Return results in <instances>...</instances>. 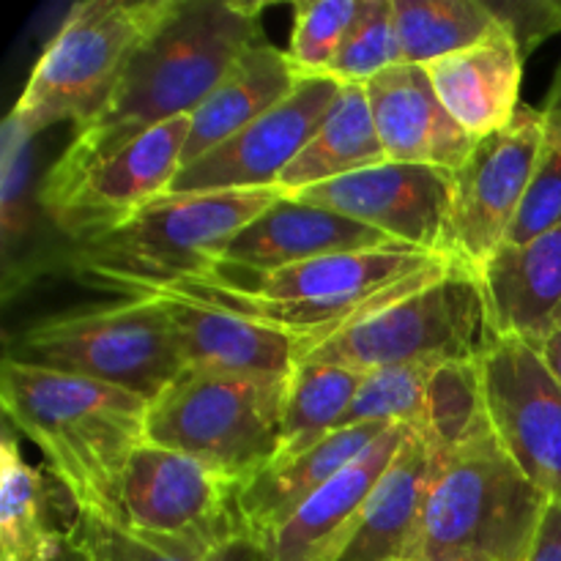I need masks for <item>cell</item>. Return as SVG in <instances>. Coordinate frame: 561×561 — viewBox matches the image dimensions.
Segmentation results:
<instances>
[{
    "mask_svg": "<svg viewBox=\"0 0 561 561\" xmlns=\"http://www.w3.org/2000/svg\"><path fill=\"white\" fill-rule=\"evenodd\" d=\"M53 474L22 458L20 442L5 431L0 447V561H44L71 537Z\"/></svg>",
    "mask_w": 561,
    "mask_h": 561,
    "instance_id": "d4e9b609",
    "label": "cell"
},
{
    "mask_svg": "<svg viewBox=\"0 0 561 561\" xmlns=\"http://www.w3.org/2000/svg\"><path fill=\"white\" fill-rule=\"evenodd\" d=\"M9 359L110 383L148 403L186 370L159 299H126L42 318L14 340Z\"/></svg>",
    "mask_w": 561,
    "mask_h": 561,
    "instance_id": "ba28073f",
    "label": "cell"
},
{
    "mask_svg": "<svg viewBox=\"0 0 561 561\" xmlns=\"http://www.w3.org/2000/svg\"><path fill=\"white\" fill-rule=\"evenodd\" d=\"M394 425H351L334 431L307 453L277 460L236 491V520L241 537L266 542L285 520L294 518L327 482L354 463L370 444Z\"/></svg>",
    "mask_w": 561,
    "mask_h": 561,
    "instance_id": "44dd1931",
    "label": "cell"
},
{
    "mask_svg": "<svg viewBox=\"0 0 561 561\" xmlns=\"http://www.w3.org/2000/svg\"><path fill=\"white\" fill-rule=\"evenodd\" d=\"M526 561H561V502L548 504Z\"/></svg>",
    "mask_w": 561,
    "mask_h": 561,
    "instance_id": "d590c367",
    "label": "cell"
},
{
    "mask_svg": "<svg viewBox=\"0 0 561 561\" xmlns=\"http://www.w3.org/2000/svg\"><path fill=\"white\" fill-rule=\"evenodd\" d=\"M285 197L279 186L230 192H164L131 222L88 244H71L66 266L88 290L153 299L211 272L230 239Z\"/></svg>",
    "mask_w": 561,
    "mask_h": 561,
    "instance_id": "277c9868",
    "label": "cell"
},
{
    "mask_svg": "<svg viewBox=\"0 0 561 561\" xmlns=\"http://www.w3.org/2000/svg\"><path fill=\"white\" fill-rule=\"evenodd\" d=\"M438 365H389L362 373L356 398L345 414L351 425H405L416 427L425 409L427 383Z\"/></svg>",
    "mask_w": 561,
    "mask_h": 561,
    "instance_id": "f546056e",
    "label": "cell"
},
{
    "mask_svg": "<svg viewBox=\"0 0 561 561\" xmlns=\"http://www.w3.org/2000/svg\"><path fill=\"white\" fill-rule=\"evenodd\" d=\"M387 162L431 164L449 173L474 151L477 140L447 113L427 66L400 64L365 82Z\"/></svg>",
    "mask_w": 561,
    "mask_h": 561,
    "instance_id": "2e32d148",
    "label": "cell"
},
{
    "mask_svg": "<svg viewBox=\"0 0 561 561\" xmlns=\"http://www.w3.org/2000/svg\"><path fill=\"white\" fill-rule=\"evenodd\" d=\"M540 354H542V359L548 362V367H551L553 376H557L559 383H561V329L557 334H551V337H548L546 343L540 345Z\"/></svg>",
    "mask_w": 561,
    "mask_h": 561,
    "instance_id": "74e56055",
    "label": "cell"
},
{
    "mask_svg": "<svg viewBox=\"0 0 561 561\" xmlns=\"http://www.w3.org/2000/svg\"><path fill=\"white\" fill-rule=\"evenodd\" d=\"M455 263L458 261L449 255L405 244L340 252L272 272H247L217 263L203 277L173 285L159 296L230 312L257 327L288 334L301 345L305 356L327 340L436 283Z\"/></svg>",
    "mask_w": 561,
    "mask_h": 561,
    "instance_id": "7a4b0ae2",
    "label": "cell"
},
{
    "mask_svg": "<svg viewBox=\"0 0 561 561\" xmlns=\"http://www.w3.org/2000/svg\"><path fill=\"white\" fill-rule=\"evenodd\" d=\"M44 561H91V559H88V553L82 551L80 542H77L75 537H69V540H66L64 546L53 553V557L44 559Z\"/></svg>",
    "mask_w": 561,
    "mask_h": 561,
    "instance_id": "f35d334b",
    "label": "cell"
},
{
    "mask_svg": "<svg viewBox=\"0 0 561 561\" xmlns=\"http://www.w3.org/2000/svg\"><path fill=\"white\" fill-rule=\"evenodd\" d=\"M190 126L192 115H184L146 131L60 190L38 195L42 211L71 244H88L124 228L170 190L184 162Z\"/></svg>",
    "mask_w": 561,
    "mask_h": 561,
    "instance_id": "30bf717a",
    "label": "cell"
},
{
    "mask_svg": "<svg viewBox=\"0 0 561 561\" xmlns=\"http://www.w3.org/2000/svg\"><path fill=\"white\" fill-rule=\"evenodd\" d=\"M403 64L392 0H362L359 16L345 36L329 77L340 82H370L392 66Z\"/></svg>",
    "mask_w": 561,
    "mask_h": 561,
    "instance_id": "d6a6232c",
    "label": "cell"
},
{
    "mask_svg": "<svg viewBox=\"0 0 561 561\" xmlns=\"http://www.w3.org/2000/svg\"><path fill=\"white\" fill-rule=\"evenodd\" d=\"M442 455L411 427L337 561H405Z\"/></svg>",
    "mask_w": 561,
    "mask_h": 561,
    "instance_id": "cb8c5ba5",
    "label": "cell"
},
{
    "mask_svg": "<svg viewBox=\"0 0 561 561\" xmlns=\"http://www.w3.org/2000/svg\"><path fill=\"white\" fill-rule=\"evenodd\" d=\"M236 491V482L203 460L146 442L126 466L121 526L214 551L241 537Z\"/></svg>",
    "mask_w": 561,
    "mask_h": 561,
    "instance_id": "7c38bea8",
    "label": "cell"
},
{
    "mask_svg": "<svg viewBox=\"0 0 561 561\" xmlns=\"http://www.w3.org/2000/svg\"><path fill=\"white\" fill-rule=\"evenodd\" d=\"M542 121V110L520 104L513 124L477 140L471 157L453 173V211L444 252L471 272H480L482 263L507 244L535 175Z\"/></svg>",
    "mask_w": 561,
    "mask_h": 561,
    "instance_id": "8fae6325",
    "label": "cell"
},
{
    "mask_svg": "<svg viewBox=\"0 0 561 561\" xmlns=\"http://www.w3.org/2000/svg\"><path fill=\"white\" fill-rule=\"evenodd\" d=\"M288 376L184 370L151 405L146 438L244 485L283 453Z\"/></svg>",
    "mask_w": 561,
    "mask_h": 561,
    "instance_id": "8992f818",
    "label": "cell"
},
{
    "mask_svg": "<svg viewBox=\"0 0 561 561\" xmlns=\"http://www.w3.org/2000/svg\"><path fill=\"white\" fill-rule=\"evenodd\" d=\"M261 3L170 0L102 113L75 131L38 184L55 192L157 126L192 115L219 85L244 49L263 42Z\"/></svg>",
    "mask_w": 561,
    "mask_h": 561,
    "instance_id": "6da1fadb",
    "label": "cell"
},
{
    "mask_svg": "<svg viewBox=\"0 0 561 561\" xmlns=\"http://www.w3.org/2000/svg\"><path fill=\"white\" fill-rule=\"evenodd\" d=\"M33 186V135L9 113L3 124L0 148V228H3L5 268L14 261V250L31 239L33 208H42Z\"/></svg>",
    "mask_w": 561,
    "mask_h": 561,
    "instance_id": "4dcf8cb0",
    "label": "cell"
},
{
    "mask_svg": "<svg viewBox=\"0 0 561 561\" xmlns=\"http://www.w3.org/2000/svg\"><path fill=\"white\" fill-rule=\"evenodd\" d=\"M206 561H268L263 553L261 542L250 540V537H233L225 546L214 548Z\"/></svg>",
    "mask_w": 561,
    "mask_h": 561,
    "instance_id": "8d00e7d4",
    "label": "cell"
},
{
    "mask_svg": "<svg viewBox=\"0 0 561 561\" xmlns=\"http://www.w3.org/2000/svg\"><path fill=\"white\" fill-rule=\"evenodd\" d=\"M343 82L301 77L277 107L179 170L168 192H230L279 186V179L332 110Z\"/></svg>",
    "mask_w": 561,
    "mask_h": 561,
    "instance_id": "9a60e30c",
    "label": "cell"
},
{
    "mask_svg": "<svg viewBox=\"0 0 561 561\" xmlns=\"http://www.w3.org/2000/svg\"><path fill=\"white\" fill-rule=\"evenodd\" d=\"M551 102L542 110V142L537 153L535 175L524 197L518 219L507 236V244H526L561 225V77Z\"/></svg>",
    "mask_w": 561,
    "mask_h": 561,
    "instance_id": "1f68e13d",
    "label": "cell"
},
{
    "mask_svg": "<svg viewBox=\"0 0 561 561\" xmlns=\"http://www.w3.org/2000/svg\"><path fill=\"white\" fill-rule=\"evenodd\" d=\"M362 373L329 362L299 359L288 373L283 414V453L279 460L307 453L334 431H343V420L356 398Z\"/></svg>",
    "mask_w": 561,
    "mask_h": 561,
    "instance_id": "4316f807",
    "label": "cell"
},
{
    "mask_svg": "<svg viewBox=\"0 0 561 561\" xmlns=\"http://www.w3.org/2000/svg\"><path fill=\"white\" fill-rule=\"evenodd\" d=\"M157 299L168 312L186 370L222 376H288L299 362L301 345L288 334L184 299Z\"/></svg>",
    "mask_w": 561,
    "mask_h": 561,
    "instance_id": "7402d4cb",
    "label": "cell"
},
{
    "mask_svg": "<svg viewBox=\"0 0 561 561\" xmlns=\"http://www.w3.org/2000/svg\"><path fill=\"white\" fill-rule=\"evenodd\" d=\"M381 162H387V153L373 121L365 85L343 82L327 118L279 179V190L285 195H296Z\"/></svg>",
    "mask_w": 561,
    "mask_h": 561,
    "instance_id": "484cf974",
    "label": "cell"
},
{
    "mask_svg": "<svg viewBox=\"0 0 561 561\" xmlns=\"http://www.w3.org/2000/svg\"><path fill=\"white\" fill-rule=\"evenodd\" d=\"M411 427L394 425L321 488L266 542L268 561H337L362 518L373 488L389 469Z\"/></svg>",
    "mask_w": 561,
    "mask_h": 561,
    "instance_id": "ac0fdd59",
    "label": "cell"
},
{
    "mask_svg": "<svg viewBox=\"0 0 561 561\" xmlns=\"http://www.w3.org/2000/svg\"><path fill=\"white\" fill-rule=\"evenodd\" d=\"M548 504L485 433L442 455L405 561H526Z\"/></svg>",
    "mask_w": 561,
    "mask_h": 561,
    "instance_id": "5b68a950",
    "label": "cell"
},
{
    "mask_svg": "<svg viewBox=\"0 0 561 561\" xmlns=\"http://www.w3.org/2000/svg\"><path fill=\"white\" fill-rule=\"evenodd\" d=\"M427 75L447 113L482 140L507 129L518 115L524 47L502 20L482 42L427 66Z\"/></svg>",
    "mask_w": 561,
    "mask_h": 561,
    "instance_id": "ffe728a7",
    "label": "cell"
},
{
    "mask_svg": "<svg viewBox=\"0 0 561 561\" xmlns=\"http://www.w3.org/2000/svg\"><path fill=\"white\" fill-rule=\"evenodd\" d=\"M359 9L362 0H301L294 5L288 55L307 77L329 75Z\"/></svg>",
    "mask_w": 561,
    "mask_h": 561,
    "instance_id": "836d02e7",
    "label": "cell"
},
{
    "mask_svg": "<svg viewBox=\"0 0 561 561\" xmlns=\"http://www.w3.org/2000/svg\"><path fill=\"white\" fill-rule=\"evenodd\" d=\"M403 64L431 66L482 42L499 14L480 0H392Z\"/></svg>",
    "mask_w": 561,
    "mask_h": 561,
    "instance_id": "83f0119b",
    "label": "cell"
},
{
    "mask_svg": "<svg viewBox=\"0 0 561 561\" xmlns=\"http://www.w3.org/2000/svg\"><path fill=\"white\" fill-rule=\"evenodd\" d=\"M301 77L307 75L294 64L288 49L274 47L268 38L244 49L228 75L219 80V85L208 93L206 102L192 113L190 140H186L181 168L192 164L203 153L230 140L236 131L277 107L299 85Z\"/></svg>",
    "mask_w": 561,
    "mask_h": 561,
    "instance_id": "603a6c76",
    "label": "cell"
},
{
    "mask_svg": "<svg viewBox=\"0 0 561 561\" xmlns=\"http://www.w3.org/2000/svg\"><path fill=\"white\" fill-rule=\"evenodd\" d=\"M392 244L398 241L367 225L285 195L230 239L219 263L247 272H272L316 257L381 250Z\"/></svg>",
    "mask_w": 561,
    "mask_h": 561,
    "instance_id": "d6986e66",
    "label": "cell"
},
{
    "mask_svg": "<svg viewBox=\"0 0 561 561\" xmlns=\"http://www.w3.org/2000/svg\"><path fill=\"white\" fill-rule=\"evenodd\" d=\"M170 0H80L44 47L14 115L33 137L58 124L96 118L126 66L168 11Z\"/></svg>",
    "mask_w": 561,
    "mask_h": 561,
    "instance_id": "52a82bcc",
    "label": "cell"
},
{
    "mask_svg": "<svg viewBox=\"0 0 561 561\" xmlns=\"http://www.w3.org/2000/svg\"><path fill=\"white\" fill-rule=\"evenodd\" d=\"M477 277L496 340L540 348L561 329V225L526 244H504Z\"/></svg>",
    "mask_w": 561,
    "mask_h": 561,
    "instance_id": "e0dca14e",
    "label": "cell"
},
{
    "mask_svg": "<svg viewBox=\"0 0 561 561\" xmlns=\"http://www.w3.org/2000/svg\"><path fill=\"white\" fill-rule=\"evenodd\" d=\"M496 343L480 277L455 263L436 283L327 340L301 359L367 373L389 365L480 362Z\"/></svg>",
    "mask_w": 561,
    "mask_h": 561,
    "instance_id": "9c48e42d",
    "label": "cell"
},
{
    "mask_svg": "<svg viewBox=\"0 0 561 561\" xmlns=\"http://www.w3.org/2000/svg\"><path fill=\"white\" fill-rule=\"evenodd\" d=\"M453 190L455 179L444 168L381 162L288 197L367 225L398 244L447 255Z\"/></svg>",
    "mask_w": 561,
    "mask_h": 561,
    "instance_id": "5bb4252c",
    "label": "cell"
},
{
    "mask_svg": "<svg viewBox=\"0 0 561 561\" xmlns=\"http://www.w3.org/2000/svg\"><path fill=\"white\" fill-rule=\"evenodd\" d=\"M71 537L80 542L91 561H206L211 553L190 542L140 535L88 513L75 515Z\"/></svg>",
    "mask_w": 561,
    "mask_h": 561,
    "instance_id": "e575fe53",
    "label": "cell"
},
{
    "mask_svg": "<svg viewBox=\"0 0 561 561\" xmlns=\"http://www.w3.org/2000/svg\"><path fill=\"white\" fill-rule=\"evenodd\" d=\"M0 403L66 488L77 513L121 524V485L131 455L148 442V400L69 373L3 362Z\"/></svg>",
    "mask_w": 561,
    "mask_h": 561,
    "instance_id": "3957f363",
    "label": "cell"
},
{
    "mask_svg": "<svg viewBox=\"0 0 561 561\" xmlns=\"http://www.w3.org/2000/svg\"><path fill=\"white\" fill-rule=\"evenodd\" d=\"M414 431L436 455H449L491 433L480 362H449L433 370L422 420Z\"/></svg>",
    "mask_w": 561,
    "mask_h": 561,
    "instance_id": "f1b7e54d",
    "label": "cell"
},
{
    "mask_svg": "<svg viewBox=\"0 0 561 561\" xmlns=\"http://www.w3.org/2000/svg\"><path fill=\"white\" fill-rule=\"evenodd\" d=\"M488 425L513 463L561 502V383L540 348L499 340L480 359Z\"/></svg>",
    "mask_w": 561,
    "mask_h": 561,
    "instance_id": "4fadbf2b",
    "label": "cell"
}]
</instances>
